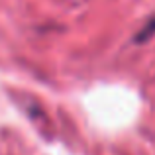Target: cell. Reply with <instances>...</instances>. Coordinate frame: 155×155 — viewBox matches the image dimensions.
<instances>
[{"label": "cell", "mask_w": 155, "mask_h": 155, "mask_svg": "<svg viewBox=\"0 0 155 155\" xmlns=\"http://www.w3.org/2000/svg\"><path fill=\"white\" fill-rule=\"evenodd\" d=\"M153 35H155V18L149 20V22L136 34V38H134V39H136L137 43H145L147 39H151Z\"/></svg>", "instance_id": "cell-1"}]
</instances>
